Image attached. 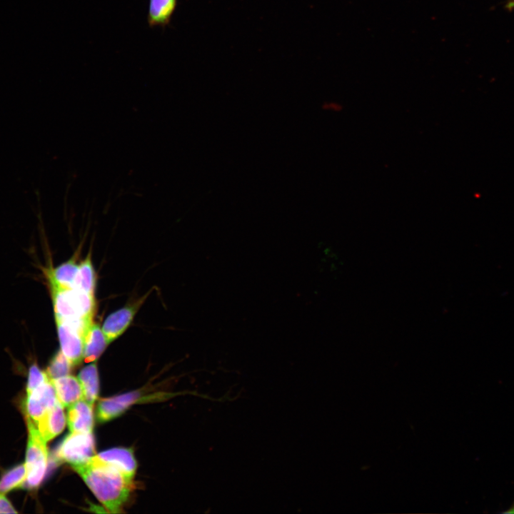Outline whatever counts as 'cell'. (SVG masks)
<instances>
[{"label":"cell","instance_id":"cell-19","mask_svg":"<svg viewBox=\"0 0 514 514\" xmlns=\"http://www.w3.org/2000/svg\"><path fill=\"white\" fill-rule=\"evenodd\" d=\"M49 379L46 372L41 371L36 363L32 364L29 370L26 393L32 392Z\"/></svg>","mask_w":514,"mask_h":514},{"label":"cell","instance_id":"cell-10","mask_svg":"<svg viewBox=\"0 0 514 514\" xmlns=\"http://www.w3.org/2000/svg\"><path fill=\"white\" fill-rule=\"evenodd\" d=\"M67 422L71 432L91 433L94 426L92 405L81 399L69 407Z\"/></svg>","mask_w":514,"mask_h":514},{"label":"cell","instance_id":"cell-4","mask_svg":"<svg viewBox=\"0 0 514 514\" xmlns=\"http://www.w3.org/2000/svg\"><path fill=\"white\" fill-rule=\"evenodd\" d=\"M57 401L54 387L49 379L32 392L27 393L24 403L26 419L30 420L36 425Z\"/></svg>","mask_w":514,"mask_h":514},{"label":"cell","instance_id":"cell-18","mask_svg":"<svg viewBox=\"0 0 514 514\" xmlns=\"http://www.w3.org/2000/svg\"><path fill=\"white\" fill-rule=\"evenodd\" d=\"M74 366L61 350L52 358L46 371L50 380L69 374Z\"/></svg>","mask_w":514,"mask_h":514},{"label":"cell","instance_id":"cell-14","mask_svg":"<svg viewBox=\"0 0 514 514\" xmlns=\"http://www.w3.org/2000/svg\"><path fill=\"white\" fill-rule=\"evenodd\" d=\"M79 265L74 260H69L56 268L46 269L48 281L60 287L73 288Z\"/></svg>","mask_w":514,"mask_h":514},{"label":"cell","instance_id":"cell-3","mask_svg":"<svg viewBox=\"0 0 514 514\" xmlns=\"http://www.w3.org/2000/svg\"><path fill=\"white\" fill-rule=\"evenodd\" d=\"M95 455V442L91 433L71 432L56 450V458L72 467L87 463Z\"/></svg>","mask_w":514,"mask_h":514},{"label":"cell","instance_id":"cell-5","mask_svg":"<svg viewBox=\"0 0 514 514\" xmlns=\"http://www.w3.org/2000/svg\"><path fill=\"white\" fill-rule=\"evenodd\" d=\"M90 462L113 468L126 478L133 480L136 470V461L131 450L114 448L94 455Z\"/></svg>","mask_w":514,"mask_h":514},{"label":"cell","instance_id":"cell-6","mask_svg":"<svg viewBox=\"0 0 514 514\" xmlns=\"http://www.w3.org/2000/svg\"><path fill=\"white\" fill-rule=\"evenodd\" d=\"M61 351L73 366L84 359V338L65 323L56 321Z\"/></svg>","mask_w":514,"mask_h":514},{"label":"cell","instance_id":"cell-2","mask_svg":"<svg viewBox=\"0 0 514 514\" xmlns=\"http://www.w3.org/2000/svg\"><path fill=\"white\" fill-rule=\"evenodd\" d=\"M26 423L29 435L25 461L26 478L24 486L31 489L39 486L45 476L48 453L46 442L36 426L29 419H26Z\"/></svg>","mask_w":514,"mask_h":514},{"label":"cell","instance_id":"cell-21","mask_svg":"<svg viewBox=\"0 0 514 514\" xmlns=\"http://www.w3.org/2000/svg\"><path fill=\"white\" fill-rule=\"evenodd\" d=\"M506 6L510 9H514V0L510 1Z\"/></svg>","mask_w":514,"mask_h":514},{"label":"cell","instance_id":"cell-8","mask_svg":"<svg viewBox=\"0 0 514 514\" xmlns=\"http://www.w3.org/2000/svg\"><path fill=\"white\" fill-rule=\"evenodd\" d=\"M139 306L138 303L125 306L112 313L105 319L102 331L109 343L127 329Z\"/></svg>","mask_w":514,"mask_h":514},{"label":"cell","instance_id":"cell-16","mask_svg":"<svg viewBox=\"0 0 514 514\" xmlns=\"http://www.w3.org/2000/svg\"><path fill=\"white\" fill-rule=\"evenodd\" d=\"M96 285V275L89 256L79 265L76 276L74 288L94 294Z\"/></svg>","mask_w":514,"mask_h":514},{"label":"cell","instance_id":"cell-15","mask_svg":"<svg viewBox=\"0 0 514 514\" xmlns=\"http://www.w3.org/2000/svg\"><path fill=\"white\" fill-rule=\"evenodd\" d=\"M83 390V399L93 406L99 393V376L97 367L92 363L84 367L79 373Z\"/></svg>","mask_w":514,"mask_h":514},{"label":"cell","instance_id":"cell-17","mask_svg":"<svg viewBox=\"0 0 514 514\" xmlns=\"http://www.w3.org/2000/svg\"><path fill=\"white\" fill-rule=\"evenodd\" d=\"M26 478L25 463L19 464L8 470L0 480V493H6L22 487Z\"/></svg>","mask_w":514,"mask_h":514},{"label":"cell","instance_id":"cell-1","mask_svg":"<svg viewBox=\"0 0 514 514\" xmlns=\"http://www.w3.org/2000/svg\"><path fill=\"white\" fill-rule=\"evenodd\" d=\"M72 468L108 511H120L133 488V480L113 468L90 461Z\"/></svg>","mask_w":514,"mask_h":514},{"label":"cell","instance_id":"cell-9","mask_svg":"<svg viewBox=\"0 0 514 514\" xmlns=\"http://www.w3.org/2000/svg\"><path fill=\"white\" fill-rule=\"evenodd\" d=\"M63 408L58 400L35 425L46 443L60 434L65 428L66 420Z\"/></svg>","mask_w":514,"mask_h":514},{"label":"cell","instance_id":"cell-13","mask_svg":"<svg viewBox=\"0 0 514 514\" xmlns=\"http://www.w3.org/2000/svg\"><path fill=\"white\" fill-rule=\"evenodd\" d=\"M178 0H149L147 16L150 27H165L176 11Z\"/></svg>","mask_w":514,"mask_h":514},{"label":"cell","instance_id":"cell-20","mask_svg":"<svg viewBox=\"0 0 514 514\" xmlns=\"http://www.w3.org/2000/svg\"><path fill=\"white\" fill-rule=\"evenodd\" d=\"M10 501L4 496V493H0V513H16Z\"/></svg>","mask_w":514,"mask_h":514},{"label":"cell","instance_id":"cell-12","mask_svg":"<svg viewBox=\"0 0 514 514\" xmlns=\"http://www.w3.org/2000/svg\"><path fill=\"white\" fill-rule=\"evenodd\" d=\"M109 344L102 328L92 323L84 337V359L89 363L96 361Z\"/></svg>","mask_w":514,"mask_h":514},{"label":"cell","instance_id":"cell-11","mask_svg":"<svg viewBox=\"0 0 514 514\" xmlns=\"http://www.w3.org/2000/svg\"><path fill=\"white\" fill-rule=\"evenodd\" d=\"M50 381L58 400L64 407L69 408L83 399L82 386L78 378L67 375Z\"/></svg>","mask_w":514,"mask_h":514},{"label":"cell","instance_id":"cell-7","mask_svg":"<svg viewBox=\"0 0 514 514\" xmlns=\"http://www.w3.org/2000/svg\"><path fill=\"white\" fill-rule=\"evenodd\" d=\"M139 391H132L102 399L97 406V418L100 422H106L120 415L130 405L141 398Z\"/></svg>","mask_w":514,"mask_h":514}]
</instances>
